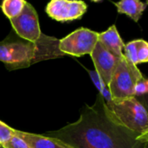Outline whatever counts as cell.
Masks as SVG:
<instances>
[{
  "label": "cell",
  "mask_w": 148,
  "mask_h": 148,
  "mask_svg": "<svg viewBox=\"0 0 148 148\" xmlns=\"http://www.w3.org/2000/svg\"><path fill=\"white\" fill-rule=\"evenodd\" d=\"M16 134L30 148H71L59 140L27 132L16 130Z\"/></svg>",
  "instance_id": "cell-10"
},
{
  "label": "cell",
  "mask_w": 148,
  "mask_h": 148,
  "mask_svg": "<svg viewBox=\"0 0 148 148\" xmlns=\"http://www.w3.org/2000/svg\"><path fill=\"white\" fill-rule=\"evenodd\" d=\"M87 71H88L93 83L95 84V86L98 89L99 95L102 97V99L104 100L106 105L109 106L110 103L112 102V95H111L108 86L104 83L102 79L100 77V75L97 74V72L95 69H92V70L87 69Z\"/></svg>",
  "instance_id": "cell-12"
},
{
  "label": "cell",
  "mask_w": 148,
  "mask_h": 148,
  "mask_svg": "<svg viewBox=\"0 0 148 148\" xmlns=\"http://www.w3.org/2000/svg\"><path fill=\"white\" fill-rule=\"evenodd\" d=\"M107 107L123 127L138 134L148 135L147 106L136 97L112 100Z\"/></svg>",
  "instance_id": "cell-3"
},
{
  "label": "cell",
  "mask_w": 148,
  "mask_h": 148,
  "mask_svg": "<svg viewBox=\"0 0 148 148\" xmlns=\"http://www.w3.org/2000/svg\"><path fill=\"white\" fill-rule=\"evenodd\" d=\"M142 77L143 75L137 66L129 62L123 56L117 64L108 84L112 100L134 97V87Z\"/></svg>",
  "instance_id": "cell-4"
},
{
  "label": "cell",
  "mask_w": 148,
  "mask_h": 148,
  "mask_svg": "<svg viewBox=\"0 0 148 148\" xmlns=\"http://www.w3.org/2000/svg\"><path fill=\"white\" fill-rule=\"evenodd\" d=\"M114 4L116 6L119 13L127 15L137 23L142 16V14L147 8V2L144 3L139 0H122L120 2H114Z\"/></svg>",
  "instance_id": "cell-11"
},
{
  "label": "cell",
  "mask_w": 148,
  "mask_h": 148,
  "mask_svg": "<svg viewBox=\"0 0 148 148\" xmlns=\"http://www.w3.org/2000/svg\"><path fill=\"white\" fill-rule=\"evenodd\" d=\"M137 59L138 64L148 62V43L144 39H137Z\"/></svg>",
  "instance_id": "cell-14"
},
{
  "label": "cell",
  "mask_w": 148,
  "mask_h": 148,
  "mask_svg": "<svg viewBox=\"0 0 148 148\" xmlns=\"http://www.w3.org/2000/svg\"><path fill=\"white\" fill-rule=\"evenodd\" d=\"M15 131L16 129L0 121V147L11 139V137L15 134Z\"/></svg>",
  "instance_id": "cell-15"
},
{
  "label": "cell",
  "mask_w": 148,
  "mask_h": 148,
  "mask_svg": "<svg viewBox=\"0 0 148 148\" xmlns=\"http://www.w3.org/2000/svg\"><path fill=\"white\" fill-rule=\"evenodd\" d=\"M44 135L71 148H147L148 135L123 127L100 95L92 106L84 107L76 121Z\"/></svg>",
  "instance_id": "cell-1"
},
{
  "label": "cell",
  "mask_w": 148,
  "mask_h": 148,
  "mask_svg": "<svg viewBox=\"0 0 148 148\" xmlns=\"http://www.w3.org/2000/svg\"><path fill=\"white\" fill-rule=\"evenodd\" d=\"M10 21L16 34L23 40L36 42L42 34L40 29L38 15L29 3H26L23 11Z\"/></svg>",
  "instance_id": "cell-6"
},
{
  "label": "cell",
  "mask_w": 148,
  "mask_h": 148,
  "mask_svg": "<svg viewBox=\"0 0 148 148\" xmlns=\"http://www.w3.org/2000/svg\"><path fill=\"white\" fill-rule=\"evenodd\" d=\"M58 44V39L44 34L36 42L7 38L0 42V61L8 70L28 68L42 61L65 56L59 50Z\"/></svg>",
  "instance_id": "cell-2"
},
{
  "label": "cell",
  "mask_w": 148,
  "mask_h": 148,
  "mask_svg": "<svg viewBox=\"0 0 148 148\" xmlns=\"http://www.w3.org/2000/svg\"><path fill=\"white\" fill-rule=\"evenodd\" d=\"M148 91V81L143 76L141 79H140L135 87H134V96L138 97V96H142L145 95Z\"/></svg>",
  "instance_id": "cell-17"
},
{
  "label": "cell",
  "mask_w": 148,
  "mask_h": 148,
  "mask_svg": "<svg viewBox=\"0 0 148 148\" xmlns=\"http://www.w3.org/2000/svg\"><path fill=\"white\" fill-rule=\"evenodd\" d=\"M98 42L102 47L114 56L121 58L125 43L119 34L115 24L110 26L106 31L99 33Z\"/></svg>",
  "instance_id": "cell-9"
},
{
  "label": "cell",
  "mask_w": 148,
  "mask_h": 148,
  "mask_svg": "<svg viewBox=\"0 0 148 148\" xmlns=\"http://www.w3.org/2000/svg\"><path fill=\"white\" fill-rule=\"evenodd\" d=\"M90 56L95 67V70L102 79L104 83L108 86L112 75L121 58L114 56L105 49L99 42H97L94 50L90 54Z\"/></svg>",
  "instance_id": "cell-8"
},
{
  "label": "cell",
  "mask_w": 148,
  "mask_h": 148,
  "mask_svg": "<svg viewBox=\"0 0 148 148\" xmlns=\"http://www.w3.org/2000/svg\"><path fill=\"white\" fill-rule=\"evenodd\" d=\"M26 3L24 0H4L1 4V9L3 14L10 20L23 11Z\"/></svg>",
  "instance_id": "cell-13"
},
{
  "label": "cell",
  "mask_w": 148,
  "mask_h": 148,
  "mask_svg": "<svg viewBox=\"0 0 148 148\" xmlns=\"http://www.w3.org/2000/svg\"><path fill=\"white\" fill-rule=\"evenodd\" d=\"M1 147L3 148H30L29 145L16 134V130L15 131V134L11 137L10 140L4 143Z\"/></svg>",
  "instance_id": "cell-16"
},
{
  "label": "cell",
  "mask_w": 148,
  "mask_h": 148,
  "mask_svg": "<svg viewBox=\"0 0 148 148\" xmlns=\"http://www.w3.org/2000/svg\"><path fill=\"white\" fill-rule=\"evenodd\" d=\"M45 10L52 19L65 23L81 19L88 10V4L77 0H52L47 4Z\"/></svg>",
  "instance_id": "cell-7"
},
{
  "label": "cell",
  "mask_w": 148,
  "mask_h": 148,
  "mask_svg": "<svg viewBox=\"0 0 148 148\" xmlns=\"http://www.w3.org/2000/svg\"><path fill=\"white\" fill-rule=\"evenodd\" d=\"M99 33L87 28H79L59 40V50L65 56L81 57L90 55L98 42Z\"/></svg>",
  "instance_id": "cell-5"
},
{
  "label": "cell",
  "mask_w": 148,
  "mask_h": 148,
  "mask_svg": "<svg viewBox=\"0 0 148 148\" xmlns=\"http://www.w3.org/2000/svg\"><path fill=\"white\" fill-rule=\"evenodd\" d=\"M0 148H3V147H0Z\"/></svg>",
  "instance_id": "cell-18"
}]
</instances>
